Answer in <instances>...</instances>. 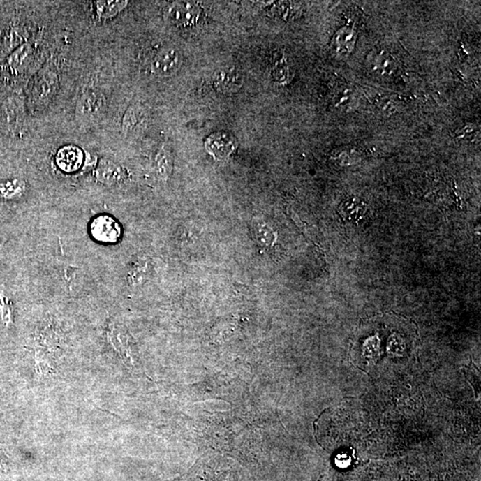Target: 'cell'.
<instances>
[{"instance_id": "1", "label": "cell", "mask_w": 481, "mask_h": 481, "mask_svg": "<svg viewBox=\"0 0 481 481\" xmlns=\"http://www.w3.org/2000/svg\"><path fill=\"white\" fill-rule=\"evenodd\" d=\"M415 346L414 326L387 315L361 326L351 356L357 367L371 374L406 363Z\"/></svg>"}, {"instance_id": "2", "label": "cell", "mask_w": 481, "mask_h": 481, "mask_svg": "<svg viewBox=\"0 0 481 481\" xmlns=\"http://www.w3.org/2000/svg\"><path fill=\"white\" fill-rule=\"evenodd\" d=\"M90 234L100 243L114 244L121 237V228L114 218L100 215L90 223Z\"/></svg>"}, {"instance_id": "3", "label": "cell", "mask_w": 481, "mask_h": 481, "mask_svg": "<svg viewBox=\"0 0 481 481\" xmlns=\"http://www.w3.org/2000/svg\"><path fill=\"white\" fill-rule=\"evenodd\" d=\"M106 339H108L110 347L114 350L116 354L124 362L133 363V356L130 345V340L127 332L121 325L116 323H110L106 331Z\"/></svg>"}, {"instance_id": "4", "label": "cell", "mask_w": 481, "mask_h": 481, "mask_svg": "<svg viewBox=\"0 0 481 481\" xmlns=\"http://www.w3.org/2000/svg\"><path fill=\"white\" fill-rule=\"evenodd\" d=\"M182 64V56L175 47H164L151 61V70L158 76L168 77L175 73Z\"/></svg>"}, {"instance_id": "5", "label": "cell", "mask_w": 481, "mask_h": 481, "mask_svg": "<svg viewBox=\"0 0 481 481\" xmlns=\"http://www.w3.org/2000/svg\"><path fill=\"white\" fill-rule=\"evenodd\" d=\"M367 66L370 72L380 77H390L396 72V59L388 50L376 48L367 57Z\"/></svg>"}, {"instance_id": "6", "label": "cell", "mask_w": 481, "mask_h": 481, "mask_svg": "<svg viewBox=\"0 0 481 481\" xmlns=\"http://www.w3.org/2000/svg\"><path fill=\"white\" fill-rule=\"evenodd\" d=\"M212 82L219 92L234 93L243 86V76L235 67L219 68L213 74Z\"/></svg>"}, {"instance_id": "7", "label": "cell", "mask_w": 481, "mask_h": 481, "mask_svg": "<svg viewBox=\"0 0 481 481\" xmlns=\"http://www.w3.org/2000/svg\"><path fill=\"white\" fill-rule=\"evenodd\" d=\"M198 16V8L189 2L174 3L167 12L168 20L177 27H191Z\"/></svg>"}, {"instance_id": "8", "label": "cell", "mask_w": 481, "mask_h": 481, "mask_svg": "<svg viewBox=\"0 0 481 481\" xmlns=\"http://www.w3.org/2000/svg\"><path fill=\"white\" fill-rule=\"evenodd\" d=\"M56 161L57 166L64 172H75L82 166L83 151L75 145H66L58 151Z\"/></svg>"}, {"instance_id": "9", "label": "cell", "mask_w": 481, "mask_h": 481, "mask_svg": "<svg viewBox=\"0 0 481 481\" xmlns=\"http://www.w3.org/2000/svg\"><path fill=\"white\" fill-rule=\"evenodd\" d=\"M104 108L102 96L96 92H88L80 96L76 105L77 118L89 119L96 118Z\"/></svg>"}, {"instance_id": "10", "label": "cell", "mask_w": 481, "mask_h": 481, "mask_svg": "<svg viewBox=\"0 0 481 481\" xmlns=\"http://www.w3.org/2000/svg\"><path fill=\"white\" fill-rule=\"evenodd\" d=\"M96 180L106 186H114L124 182L125 171L111 161L103 160L96 171Z\"/></svg>"}, {"instance_id": "11", "label": "cell", "mask_w": 481, "mask_h": 481, "mask_svg": "<svg viewBox=\"0 0 481 481\" xmlns=\"http://www.w3.org/2000/svg\"><path fill=\"white\" fill-rule=\"evenodd\" d=\"M207 148L212 156L218 158H225L234 150L233 140H228V135H213L207 142Z\"/></svg>"}, {"instance_id": "12", "label": "cell", "mask_w": 481, "mask_h": 481, "mask_svg": "<svg viewBox=\"0 0 481 481\" xmlns=\"http://www.w3.org/2000/svg\"><path fill=\"white\" fill-rule=\"evenodd\" d=\"M364 91H366L367 98L370 99V101L384 114L392 115L395 114L397 111L395 103L385 94L377 91L374 89H366Z\"/></svg>"}, {"instance_id": "13", "label": "cell", "mask_w": 481, "mask_h": 481, "mask_svg": "<svg viewBox=\"0 0 481 481\" xmlns=\"http://www.w3.org/2000/svg\"><path fill=\"white\" fill-rule=\"evenodd\" d=\"M56 85V74L50 72V71L41 74L40 77H38V82L36 84V88H35L38 99L46 100L50 98L54 94Z\"/></svg>"}, {"instance_id": "14", "label": "cell", "mask_w": 481, "mask_h": 481, "mask_svg": "<svg viewBox=\"0 0 481 481\" xmlns=\"http://www.w3.org/2000/svg\"><path fill=\"white\" fill-rule=\"evenodd\" d=\"M128 1H119V0H108V1H98L96 3V14L101 19H109L118 15L127 6Z\"/></svg>"}, {"instance_id": "15", "label": "cell", "mask_w": 481, "mask_h": 481, "mask_svg": "<svg viewBox=\"0 0 481 481\" xmlns=\"http://www.w3.org/2000/svg\"><path fill=\"white\" fill-rule=\"evenodd\" d=\"M156 170L161 179L167 180L172 170V156L169 151L161 149L156 158Z\"/></svg>"}, {"instance_id": "16", "label": "cell", "mask_w": 481, "mask_h": 481, "mask_svg": "<svg viewBox=\"0 0 481 481\" xmlns=\"http://www.w3.org/2000/svg\"><path fill=\"white\" fill-rule=\"evenodd\" d=\"M32 54V47L31 45L25 44L19 50H16L10 58V64L14 69L21 70L24 69L30 62V58Z\"/></svg>"}, {"instance_id": "17", "label": "cell", "mask_w": 481, "mask_h": 481, "mask_svg": "<svg viewBox=\"0 0 481 481\" xmlns=\"http://www.w3.org/2000/svg\"><path fill=\"white\" fill-rule=\"evenodd\" d=\"M141 112L140 110L135 106H131L130 108L127 110L124 118V122H122V128H124V132L128 133L133 131L137 125L140 124L141 121Z\"/></svg>"}, {"instance_id": "18", "label": "cell", "mask_w": 481, "mask_h": 481, "mask_svg": "<svg viewBox=\"0 0 481 481\" xmlns=\"http://www.w3.org/2000/svg\"><path fill=\"white\" fill-rule=\"evenodd\" d=\"M273 77L276 82L285 83L290 79V71L285 57L280 58L274 64L273 68Z\"/></svg>"}, {"instance_id": "19", "label": "cell", "mask_w": 481, "mask_h": 481, "mask_svg": "<svg viewBox=\"0 0 481 481\" xmlns=\"http://www.w3.org/2000/svg\"><path fill=\"white\" fill-rule=\"evenodd\" d=\"M25 184L20 180L3 184L0 186V195L5 198H12L13 196L21 195L24 191Z\"/></svg>"}, {"instance_id": "20", "label": "cell", "mask_w": 481, "mask_h": 481, "mask_svg": "<svg viewBox=\"0 0 481 481\" xmlns=\"http://www.w3.org/2000/svg\"><path fill=\"white\" fill-rule=\"evenodd\" d=\"M141 261L138 260L137 262L132 265L131 269L128 271V282L132 286L140 285L145 276V270H147L145 269L147 266H145V264H142Z\"/></svg>"}, {"instance_id": "21", "label": "cell", "mask_w": 481, "mask_h": 481, "mask_svg": "<svg viewBox=\"0 0 481 481\" xmlns=\"http://www.w3.org/2000/svg\"><path fill=\"white\" fill-rule=\"evenodd\" d=\"M478 135H480L479 128L471 124H464L454 131V138L459 140H473Z\"/></svg>"}, {"instance_id": "22", "label": "cell", "mask_w": 481, "mask_h": 481, "mask_svg": "<svg viewBox=\"0 0 481 481\" xmlns=\"http://www.w3.org/2000/svg\"><path fill=\"white\" fill-rule=\"evenodd\" d=\"M35 360H36V371L38 376H45L52 372V364L44 352L38 350Z\"/></svg>"}, {"instance_id": "23", "label": "cell", "mask_w": 481, "mask_h": 481, "mask_svg": "<svg viewBox=\"0 0 481 481\" xmlns=\"http://www.w3.org/2000/svg\"><path fill=\"white\" fill-rule=\"evenodd\" d=\"M4 293H0V318L4 324L11 322V309L6 302Z\"/></svg>"}]
</instances>
